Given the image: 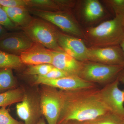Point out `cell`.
Instances as JSON below:
<instances>
[{"mask_svg":"<svg viewBox=\"0 0 124 124\" xmlns=\"http://www.w3.org/2000/svg\"><path fill=\"white\" fill-rule=\"evenodd\" d=\"M18 117L24 121L23 124H37L41 114L40 103L32 96L24 94L22 100L16 105Z\"/></svg>","mask_w":124,"mask_h":124,"instance_id":"obj_11","label":"cell"},{"mask_svg":"<svg viewBox=\"0 0 124 124\" xmlns=\"http://www.w3.org/2000/svg\"><path fill=\"white\" fill-rule=\"evenodd\" d=\"M35 82L36 84H41L66 90L85 89L90 87L92 85L91 82L77 76H69L54 79L42 80Z\"/></svg>","mask_w":124,"mask_h":124,"instance_id":"obj_13","label":"cell"},{"mask_svg":"<svg viewBox=\"0 0 124 124\" xmlns=\"http://www.w3.org/2000/svg\"><path fill=\"white\" fill-rule=\"evenodd\" d=\"M124 66L111 65L95 62H83L79 76L87 81L104 82L113 79Z\"/></svg>","mask_w":124,"mask_h":124,"instance_id":"obj_6","label":"cell"},{"mask_svg":"<svg viewBox=\"0 0 124 124\" xmlns=\"http://www.w3.org/2000/svg\"><path fill=\"white\" fill-rule=\"evenodd\" d=\"M64 72L54 67L50 71L45 75L36 76L35 81L42 80L54 79L69 76Z\"/></svg>","mask_w":124,"mask_h":124,"instance_id":"obj_22","label":"cell"},{"mask_svg":"<svg viewBox=\"0 0 124 124\" xmlns=\"http://www.w3.org/2000/svg\"><path fill=\"white\" fill-rule=\"evenodd\" d=\"M0 5L2 7L27 8V0H0Z\"/></svg>","mask_w":124,"mask_h":124,"instance_id":"obj_27","label":"cell"},{"mask_svg":"<svg viewBox=\"0 0 124 124\" xmlns=\"http://www.w3.org/2000/svg\"><path fill=\"white\" fill-rule=\"evenodd\" d=\"M24 93L21 89H12L0 93V107H6L22 100Z\"/></svg>","mask_w":124,"mask_h":124,"instance_id":"obj_18","label":"cell"},{"mask_svg":"<svg viewBox=\"0 0 124 124\" xmlns=\"http://www.w3.org/2000/svg\"><path fill=\"white\" fill-rule=\"evenodd\" d=\"M37 124H46L44 120L42 118V119H40Z\"/></svg>","mask_w":124,"mask_h":124,"instance_id":"obj_30","label":"cell"},{"mask_svg":"<svg viewBox=\"0 0 124 124\" xmlns=\"http://www.w3.org/2000/svg\"><path fill=\"white\" fill-rule=\"evenodd\" d=\"M33 43L24 32L7 34L0 40V50L18 55L29 48Z\"/></svg>","mask_w":124,"mask_h":124,"instance_id":"obj_10","label":"cell"},{"mask_svg":"<svg viewBox=\"0 0 124 124\" xmlns=\"http://www.w3.org/2000/svg\"><path fill=\"white\" fill-rule=\"evenodd\" d=\"M7 34V31L5 28L0 24V40Z\"/></svg>","mask_w":124,"mask_h":124,"instance_id":"obj_28","label":"cell"},{"mask_svg":"<svg viewBox=\"0 0 124 124\" xmlns=\"http://www.w3.org/2000/svg\"><path fill=\"white\" fill-rule=\"evenodd\" d=\"M0 124H23L12 117L6 107L0 108Z\"/></svg>","mask_w":124,"mask_h":124,"instance_id":"obj_23","label":"cell"},{"mask_svg":"<svg viewBox=\"0 0 124 124\" xmlns=\"http://www.w3.org/2000/svg\"><path fill=\"white\" fill-rule=\"evenodd\" d=\"M28 7L46 11H69L76 1L68 0H27Z\"/></svg>","mask_w":124,"mask_h":124,"instance_id":"obj_15","label":"cell"},{"mask_svg":"<svg viewBox=\"0 0 124 124\" xmlns=\"http://www.w3.org/2000/svg\"><path fill=\"white\" fill-rule=\"evenodd\" d=\"M23 64L18 55H14L0 50V69H18Z\"/></svg>","mask_w":124,"mask_h":124,"instance_id":"obj_19","label":"cell"},{"mask_svg":"<svg viewBox=\"0 0 124 124\" xmlns=\"http://www.w3.org/2000/svg\"><path fill=\"white\" fill-rule=\"evenodd\" d=\"M41 91L40 106L41 114L48 124H57L64 99V94L48 85Z\"/></svg>","mask_w":124,"mask_h":124,"instance_id":"obj_5","label":"cell"},{"mask_svg":"<svg viewBox=\"0 0 124 124\" xmlns=\"http://www.w3.org/2000/svg\"><path fill=\"white\" fill-rule=\"evenodd\" d=\"M53 51L38 43L34 42L31 47L22 53L19 57L23 64L29 66L52 64Z\"/></svg>","mask_w":124,"mask_h":124,"instance_id":"obj_12","label":"cell"},{"mask_svg":"<svg viewBox=\"0 0 124 124\" xmlns=\"http://www.w3.org/2000/svg\"><path fill=\"white\" fill-rule=\"evenodd\" d=\"M89 61L111 65L124 66V52L120 45L89 48Z\"/></svg>","mask_w":124,"mask_h":124,"instance_id":"obj_9","label":"cell"},{"mask_svg":"<svg viewBox=\"0 0 124 124\" xmlns=\"http://www.w3.org/2000/svg\"><path fill=\"white\" fill-rule=\"evenodd\" d=\"M92 124H123V118L111 113L106 119L96 121Z\"/></svg>","mask_w":124,"mask_h":124,"instance_id":"obj_25","label":"cell"},{"mask_svg":"<svg viewBox=\"0 0 124 124\" xmlns=\"http://www.w3.org/2000/svg\"><path fill=\"white\" fill-rule=\"evenodd\" d=\"M0 24L7 29H13L16 26L9 18L7 13L0 5Z\"/></svg>","mask_w":124,"mask_h":124,"instance_id":"obj_26","label":"cell"},{"mask_svg":"<svg viewBox=\"0 0 124 124\" xmlns=\"http://www.w3.org/2000/svg\"><path fill=\"white\" fill-rule=\"evenodd\" d=\"M120 46L121 47V48H122V50H123V52H124V40L123 41H122V42L120 44Z\"/></svg>","mask_w":124,"mask_h":124,"instance_id":"obj_31","label":"cell"},{"mask_svg":"<svg viewBox=\"0 0 124 124\" xmlns=\"http://www.w3.org/2000/svg\"><path fill=\"white\" fill-rule=\"evenodd\" d=\"M113 10L116 15H124V0L103 1Z\"/></svg>","mask_w":124,"mask_h":124,"instance_id":"obj_24","label":"cell"},{"mask_svg":"<svg viewBox=\"0 0 124 124\" xmlns=\"http://www.w3.org/2000/svg\"><path fill=\"white\" fill-rule=\"evenodd\" d=\"M84 33L92 48L120 45L124 40V15H116L113 19L88 28Z\"/></svg>","mask_w":124,"mask_h":124,"instance_id":"obj_2","label":"cell"},{"mask_svg":"<svg viewBox=\"0 0 124 124\" xmlns=\"http://www.w3.org/2000/svg\"><path fill=\"white\" fill-rule=\"evenodd\" d=\"M51 64H42L29 66L25 71V74L29 75L42 76L47 74L54 67Z\"/></svg>","mask_w":124,"mask_h":124,"instance_id":"obj_21","label":"cell"},{"mask_svg":"<svg viewBox=\"0 0 124 124\" xmlns=\"http://www.w3.org/2000/svg\"><path fill=\"white\" fill-rule=\"evenodd\" d=\"M117 78L119 81H121L124 84V69L120 72Z\"/></svg>","mask_w":124,"mask_h":124,"instance_id":"obj_29","label":"cell"},{"mask_svg":"<svg viewBox=\"0 0 124 124\" xmlns=\"http://www.w3.org/2000/svg\"><path fill=\"white\" fill-rule=\"evenodd\" d=\"M22 29L33 42L53 51L64 52L58 43V31L46 21L32 18Z\"/></svg>","mask_w":124,"mask_h":124,"instance_id":"obj_3","label":"cell"},{"mask_svg":"<svg viewBox=\"0 0 124 124\" xmlns=\"http://www.w3.org/2000/svg\"><path fill=\"white\" fill-rule=\"evenodd\" d=\"M57 41L66 53L80 62L89 61V48L80 38L58 31Z\"/></svg>","mask_w":124,"mask_h":124,"instance_id":"obj_8","label":"cell"},{"mask_svg":"<svg viewBox=\"0 0 124 124\" xmlns=\"http://www.w3.org/2000/svg\"><path fill=\"white\" fill-rule=\"evenodd\" d=\"M119 81L116 79L108 85L98 95L111 113L124 117V90L119 88Z\"/></svg>","mask_w":124,"mask_h":124,"instance_id":"obj_7","label":"cell"},{"mask_svg":"<svg viewBox=\"0 0 124 124\" xmlns=\"http://www.w3.org/2000/svg\"><path fill=\"white\" fill-rule=\"evenodd\" d=\"M28 10L30 13L54 24L64 32L78 38H84V32L69 11H49L30 8Z\"/></svg>","mask_w":124,"mask_h":124,"instance_id":"obj_4","label":"cell"},{"mask_svg":"<svg viewBox=\"0 0 124 124\" xmlns=\"http://www.w3.org/2000/svg\"><path fill=\"white\" fill-rule=\"evenodd\" d=\"M2 7L9 18L16 26L23 27L32 19L28 9L26 7Z\"/></svg>","mask_w":124,"mask_h":124,"instance_id":"obj_16","label":"cell"},{"mask_svg":"<svg viewBox=\"0 0 124 124\" xmlns=\"http://www.w3.org/2000/svg\"><path fill=\"white\" fill-rule=\"evenodd\" d=\"M60 124H70V123H69V122H64V123H62Z\"/></svg>","mask_w":124,"mask_h":124,"instance_id":"obj_32","label":"cell"},{"mask_svg":"<svg viewBox=\"0 0 124 124\" xmlns=\"http://www.w3.org/2000/svg\"><path fill=\"white\" fill-rule=\"evenodd\" d=\"M13 69H0V92L12 89L16 85V81Z\"/></svg>","mask_w":124,"mask_h":124,"instance_id":"obj_20","label":"cell"},{"mask_svg":"<svg viewBox=\"0 0 124 124\" xmlns=\"http://www.w3.org/2000/svg\"><path fill=\"white\" fill-rule=\"evenodd\" d=\"M83 12L85 20L92 22L102 17L104 14V9L98 0H86L84 3Z\"/></svg>","mask_w":124,"mask_h":124,"instance_id":"obj_17","label":"cell"},{"mask_svg":"<svg viewBox=\"0 0 124 124\" xmlns=\"http://www.w3.org/2000/svg\"><path fill=\"white\" fill-rule=\"evenodd\" d=\"M82 63L64 52L53 51L52 65L69 76H79Z\"/></svg>","mask_w":124,"mask_h":124,"instance_id":"obj_14","label":"cell"},{"mask_svg":"<svg viewBox=\"0 0 124 124\" xmlns=\"http://www.w3.org/2000/svg\"><path fill=\"white\" fill-rule=\"evenodd\" d=\"M123 124H124V117L123 118Z\"/></svg>","mask_w":124,"mask_h":124,"instance_id":"obj_33","label":"cell"},{"mask_svg":"<svg viewBox=\"0 0 124 124\" xmlns=\"http://www.w3.org/2000/svg\"><path fill=\"white\" fill-rule=\"evenodd\" d=\"M110 112L98 96L72 99L64 94L57 124L69 121H91Z\"/></svg>","mask_w":124,"mask_h":124,"instance_id":"obj_1","label":"cell"}]
</instances>
